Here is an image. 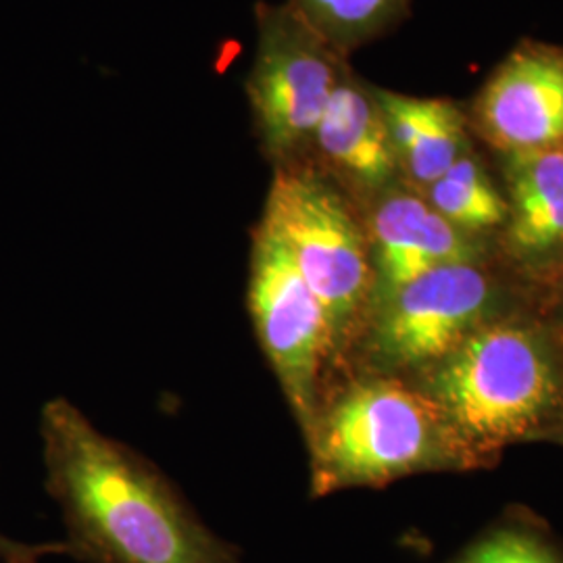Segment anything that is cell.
<instances>
[{"instance_id":"6da1fadb","label":"cell","mask_w":563,"mask_h":563,"mask_svg":"<svg viewBox=\"0 0 563 563\" xmlns=\"http://www.w3.org/2000/svg\"><path fill=\"white\" fill-rule=\"evenodd\" d=\"M44 488L80 563H246L188 504L180 488L132 446L104 434L74 402L41 411Z\"/></svg>"},{"instance_id":"7a4b0ae2","label":"cell","mask_w":563,"mask_h":563,"mask_svg":"<svg viewBox=\"0 0 563 563\" xmlns=\"http://www.w3.org/2000/svg\"><path fill=\"white\" fill-rule=\"evenodd\" d=\"M428 397L453 434L497 446L539 428L560 405L562 383L537 332L490 323L434 363Z\"/></svg>"},{"instance_id":"3957f363","label":"cell","mask_w":563,"mask_h":563,"mask_svg":"<svg viewBox=\"0 0 563 563\" xmlns=\"http://www.w3.org/2000/svg\"><path fill=\"white\" fill-rule=\"evenodd\" d=\"M446 423L434 401L393 378H367L320 407L307 428L311 490L383 486L434 465Z\"/></svg>"},{"instance_id":"277c9868","label":"cell","mask_w":563,"mask_h":563,"mask_svg":"<svg viewBox=\"0 0 563 563\" xmlns=\"http://www.w3.org/2000/svg\"><path fill=\"white\" fill-rule=\"evenodd\" d=\"M262 223L288 249L341 346L374 288L369 242L341 190L307 165H278Z\"/></svg>"},{"instance_id":"5b68a950","label":"cell","mask_w":563,"mask_h":563,"mask_svg":"<svg viewBox=\"0 0 563 563\" xmlns=\"http://www.w3.org/2000/svg\"><path fill=\"white\" fill-rule=\"evenodd\" d=\"M257 30L246 95L265 155L276 165H288L313 144L323 109L344 71L336 48L292 7L262 4Z\"/></svg>"},{"instance_id":"8992f818","label":"cell","mask_w":563,"mask_h":563,"mask_svg":"<svg viewBox=\"0 0 563 563\" xmlns=\"http://www.w3.org/2000/svg\"><path fill=\"white\" fill-rule=\"evenodd\" d=\"M249 311L257 341L305 432L320 409V376L334 339L322 302L284 242L260 223L253 239Z\"/></svg>"},{"instance_id":"52a82bcc","label":"cell","mask_w":563,"mask_h":563,"mask_svg":"<svg viewBox=\"0 0 563 563\" xmlns=\"http://www.w3.org/2000/svg\"><path fill=\"white\" fill-rule=\"evenodd\" d=\"M490 299L474 262L434 267L369 307V355L386 369L434 365L481 328Z\"/></svg>"},{"instance_id":"ba28073f","label":"cell","mask_w":563,"mask_h":563,"mask_svg":"<svg viewBox=\"0 0 563 563\" xmlns=\"http://www.w3.org/2000/svg\"><path fill=\"white\" fill-rule=\"evenodd\" d=\"M474 115L505 155L563 146L562 51L537 44L514 51L484 84Z\"/></svg>"},{"instance_id":"9c48e42d","label":"cell","mask_w":563,"mask_h":563,"mask_svg":"<svg viewBox=\"0 0 563 563\" xmlns=\"http://www.w3.org/2000/svg\"><path fill=\"white\" fill-rule=\"evenodd\" d=\"M369 257L374 288L369 307L426 272L476 260L467 232L409 192H388L369 218Z\"/></svg>"},{"instance_id":"30bf717a","label":"cell","mask_w":563,"mask_h":563,"mask_svg":"<svg viewBox=\"0 0 563 563\" xmlns=\"http://www.w3.org/2000/svg\"><path fill=\"white\" fill-rule=\"evenodd\" d=\"M313 144L334 169L369 190L386 186L399 169L376 92L346 74L330 95Z\"/></svg>"},{"instance_id":"8fae6325","label":"cell","mask_w":563,"mask_h":563,"mask_svg":"<svg viewBox=\"0 0 563 563\" xmlns=\"http://www.w3.org/2000/svg\"><path fill=\"white\" fill-rule=\"evenodd\" d=\"M397 165L423 188L465 155L462 111L444 99H418L374 90Z\"/></svg>"},{"instance_id":"7c38bea8","label":"cell","mask_w":563,"mask_h":563,"mask_svg":"<svg viewBox=\"0 0 563 563\" xmlns=\"http://www.w3.org/2000/svg\"><path fill=\"white\" fill-rule=\"evenodd\" d=\"M507 241L526 257L563 246V146L507 155Z\"/></svg>"},{"instance_id":"4fadbf2b","label":"cell","mask_w":563,"mask_h":563,"mask_svg":"<svg viewBox=\"0 0 563 563\" xmlns=\"http://www.w3.org/2000/svg\"><path fill=\"white\" fill-rule=\"evenodd\" d=\"M426 201L463 232L507 222V202L470 155H462L444 176L426 186Z\"/></svg>"},{"instance_id":"5bb4252c","label":"cell","mask_w":563,"mask_h":563,"mask_svg":"<svg viewBox=\"0 0 563 563\" xmlns=\"http://www.w3.org/2000/svg\"><path fill=\"white\" fill-rule=\"evenodd\" d=\"M405 0H292V9L334 48L372 38L395 20Z\"/></svg>"},{"instance_id":"9a60e30c","label":"cell","mask_w":563,"mask_h":563,"mask_svg":"<svg viewBox=\"0 0 563 563\" xmlns=\"http://www.w3.org/2000/svg\"><path fill=\"white\" fill-rule=\"evenodd\" d=\"M455 563H563V555L530 528L501 526L472 544Z\"/></svg>"},{"instance_id":"2e32d148","label":"cell","mask_w":563,"mask_h":563,"mask_svg":"<svg viewBox=\"0 0 563 563\" xmlns=\"http://www.w3.org/2000/svg\"><path fill=\"white\" fill-rule=\"evenodd\" d=\"M55 555H67L63 541L21 543L0 532V563H42Z\"/></svg>"}]
</instances>
